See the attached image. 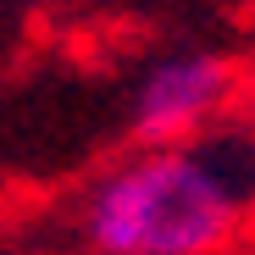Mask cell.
I'll return each mask as SVG.
<instances>
[{
	"label": "cell",
	"mask_w": 255,
	"mask_h": 255,
	"mask_svg": "<svg viewBox=\"0 0 255 255\" xmlns=\"http://www.w3.org/2000/svg\"><path fill=\"white\" fill-rule=\"evenodd\" d=\"M255 200V133L139 144L78 200L95 255H222Z\"/></svg>",
	"instance_id": "obj_1"
},
{
	"label": "cell",
	"mask_w": 255,
	"mask_h": 255,
	"mask_svg": "<svg viewBox=\"0 0 255 255\" xmlns=\"http://www.w3.org/2000/svg\"><path fill=\"white\" fill-rule=\"evenodd\" d=\"M233 89H239V78L222 56H205V50L166 56L133 89V106H128L133 139L139 144H194L200 128H211L228 111Z\"/></svg>",
	"instance_id": "obj_2"
}]
</instances>
